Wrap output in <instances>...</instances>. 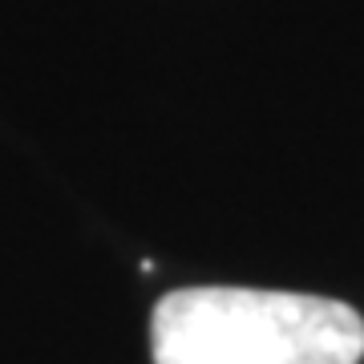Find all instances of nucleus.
Segmentation results:
<instances>
[{
	"mask_svg": "<svg viewBox=\"0 0 364 364\" xmlns=\"http://www.w3.org/2000/svg\"><path fill=\"white\" fill-rule=\"evenodd\" d=\"M154 364H360L356 308L304 291L182 287L150 316Z\"/></svg>",
	"mask_w": 364,
	"mask_h": 364,
	"instance_id": "obj_1",
	"label": "nucleus"
}]
</instances>
